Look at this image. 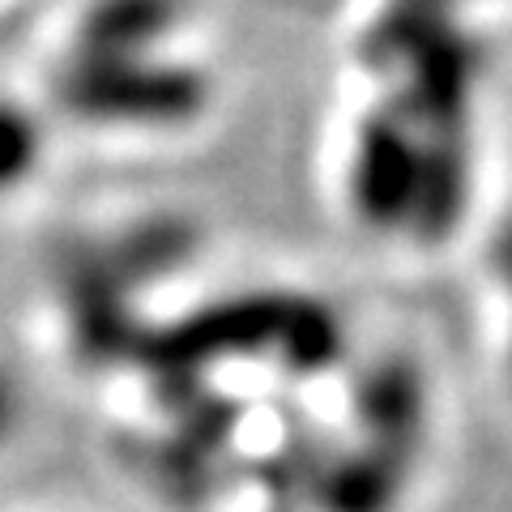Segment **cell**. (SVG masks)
Listing matches in <instances>:
<instances>
[{
  "instance_id": "1",
  "label": "cell",
  "mask_w": 512,
  "mask_h": 512,
  "mask_svg": "<svg viewBox=\"0 0 512 512\" xmlns=\"http://www.w3.org/2000/svg\"><path fill=\"white\" fill-rule=\"evenodd\" d=\"M69 99L90 120L111 124H180L205 107V77L184 64H150L146 56L86 60L77 56L64 82Z\"/></svg>"
},
{
  "instance_id": "2",
  "label": "cell",
  "mask_w": 512,
  "mask_h": 512,
  "mask_svg": "<svg viewBox=\"0 0 512 512\" xmlns=\"http://www.w3.org/2000/svg\"><path fill=\"white\" fill-rule=\"evenodd\" d=\"M423 171L427 150H419V137L410 133L389 111H376L359 133V150L350 163V197L355 210L372 222V227H406L419 214L423 197Z\"/></svg>"
},
{
  "instance_id": "3",
  "label": "cell",
  "mask_w": 512,
  "mask_h": 512,
  "mask_svg": "<svg viewBox=\"0 0 512 512\" xmlns=\"http://www.w3.org/2000/svg\"><path fill=\"white\" fill-rule=\"evenodd\" d=\"M180 22V0H94L77 26V56L120 60L146 56Z\"/></svg>"
},
{
  "instance_id": "4",
  "label": "cell",
  "mask_w": 512,
  "mask_h": 512,
  "mask_svg": "<svg viewBox=\"0 0 512 512\" xmlns=\"http://www.w3.org/2000/svg\"><path fill=\"white\" fill-rule=\"evenodd\" d=\"M43 124L18 99H0V197L22 188L39 171Z\"/></svg>"
},
{
  "instance_id": "5",
  "label": "cell",
  "mask_w": 512,
  "mask_h": 512,
  "mask_svg": "<svg viewBox=\"0 0 512 512\" xmlns=\"http://www.w3.org/2000/svg\"><path fill=\"white\" fill-rule=\"evenodd\" d=\"M22 423V389L5 367H0V444H5Z\"/></svg>"
}]
</instances>
